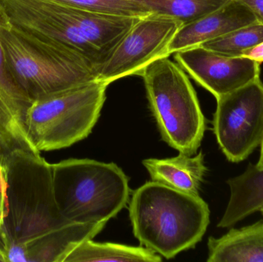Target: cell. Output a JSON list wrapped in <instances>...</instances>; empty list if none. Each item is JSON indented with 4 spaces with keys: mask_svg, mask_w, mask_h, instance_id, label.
Masks as SVG:
<instances>
[{
    "mask_svg": "<svg viewBox=\"0 0 263 262\" xmlns=\"http://www.w3.org/2000/svg\"><path fill=\"white\" fill-rule=\"evenodd\" d=\"M0 18L80 54L97 72L139 19L79 9L53 0H0Z\"/></svg>",
    "mask_w": 263,
    "mask_h": 262,
    "instance_id": "obj_1",
    "label": "cell"
},
{
    "mask_svg": "<svg viewBox=\"0 0 263 262\" xmlns=\"http://www.w3.org/2000/svg\"><path fill=\"white\" fill-rule=\"evenodd\" d=\"M129 212L135 237L166 259L195 248L210 225L209 206L199 195L153 181L133 192Z\"/></svg>",
    "mask_w": 263,
    "mask_h": 262,
    "instance_id": "obj_2",
    "label": "cell"
},
{
    "mask_svg": "<svg viewBox=\"0 0 263 262\" xmlns=\"http://www.w3.org/2000/svg\"><path fill=\"white\" fill-rule=\"evenodd\" d=\"M7 180L8 215L0 233V246L21 244L70 221L55 201L52 164L32 151L4 155Z\"/></svg>",
    "mask_w": 263,
    "mask_h": 262,
    "instance_id": "obj_3",
    "label": "cell"
},
{
    "mask_svg": "<svg viewBox=\"0 0 263 262\" xmlns=\"http://www.w3.org/2000/svg\"><path fill=\"white\" fill-rule=\"evenodd\" d=\"M0 38L14 78L32 102L97 79L95 68L80 54L2 18Z\"/></svg>",
    "mask_w": 263,
    "mask_h": 262,
    "instance_id": "obj_4",
    "label": "cell"
},
{
    "mask_svg": "<svg viewBox=\"0 0 263 262\" xmlns=\"http://www.w3.org/2000/svg\"><path fill=\"white\" fill-rule=\"evenodd\" d=\"M52 169L57 206L70 223L108 221L129 201V178L115 163L70 158Z\"/></svg>",
    "mask_w": 263,
    "mask_h": 262,
    "instance_id": "obj_5",
    "label": "cell"
},
{
    "mask_svg": "<svg viewBox=\"0 0 263 262\" xmlns=\"http://www.w3.org/2000/svg\"><path fill=\"white\" fill-rule=\"evenodd\" d=\"M139 75L162 139L179 153L195 155L206 126L196 91L185 70L164 57L150 63Z\"/></svg>",
    "mask_w": 263,
    "mask_h": 262,
    "instance_id": "obj_6",
    "label": "cell"
},
{
    "mask_svg": "<svg viewBox=\"0 0 263 262\" xmlns=\"http://www.w3.org/2000/svg\"><path fill=\"white\" fill-rule=\"evenodd\" d=\"M108 86L95 79L34 100L26 114L34 147L49 152L85 139L100 118Z\"/></svg>",
    "mask_w": 263,
    "mask_h": 262,
    "instance_id": "obj_7",
    "label": "cell"
},
{
    "mask_svg": "<svg viewBox=\"0 0 263 262\" xmlns=\"http://www.w3.org/2000/svg\"><path fill=\"white\" fill-rule=\"evenodd\" d=\"M213 131L222 153L239 163L263 143V83L260 78L216 98Z\"/></svg>",
    "mask_w": 263,
    "mask_h": 262,
    "instance_id": "obj_8",
    "label": "cell"
},
{
    "mask_svg": "<svg viewBox=\"0 0 263 262\" xmlns=\"http://www.w3.org/2000/svg\"><path fill=\"white\" fill-rule=\"evenodd\" d=\"M182 25L155 14L139 18L98 69L97 79L109 85L123 77L139 75L150 63L170 56L168 46Z\"/></svg>",
    "mask_w": 263,
    "mask_h": 262,
    "instance_id": "obj_9",
    "label": "cell"
},
{
    "mask_svg": "<svg viewBox=\"0 0 263 262\" xmlns=\"http://www.w3.org/2000/svg\"><path fill=\"white\" fill-rule=\"evenodd\" d=\"M175 59L216 98L260 78L257 62L222 55L201 46L175 52Z\"/></svg>",
    "mask_w": 263,
    "mask_h": 262,
    "instance_id": "obj_10",
    "label": "cell"
},
{
    "mask_svg": "<svg viewBox=\"0 0 263 262\" xmlns=\"http://www.w3.org/2000/svg\"><path fill=\"white\" fill-rule=\"evenodd\" d=\"M106 223H70L26 243L9 245L3 250L7 261L63 262L77 245L95 238Z\"/></svg>",
    "mask_w": 263,
    "mask_h": 262,
    "instance_id": "obj_11",
    "label": "cell"
},
{
    "mask_svg": "<svg viewBox=\"0 0 263 262\" xmlns=\"http://www.w3.org/2000/svg\"><path fill=\"white\" fill-rule=\"evenodd\" d=\"M256 15L239 0H230L217 10L182 25L168 46L170 55L201 46L236 29L257 23Z\"/></svg>",
    "mask_w": 263,
    "mask_h": 262,
    "instance_id": "obj_12",
    "label": "cell"
},
{
    "mask_svg": "<svg viewBox=\"0 0 263 262\" xmlns=\"http://www.w3.org/2000/svg\"><path fill=\"white\" fill-rule=\"evenodd\" d=\"M152 181L185 193L199 195L207 172L202 152L197 155L179 153L165 159L148 158L142 162Z\"/></svg>",
    "mask_w": 263,
    "mask_h": 262,
    "instance_id": "obj_13",
    "label": "cell"
},
{
    "mask_svg": "<svg viewBox=\"0 0 263 262\" xmlns=\"http://www.w3.org/2000/svg\"><path fill=\"white\" fill-rule=\"evenodd\" d=\"M208 262H263V219L208 240Z\"/></svg>",
    "mask_w": 263,
    "mask_h": 262,
    "instance_id": "obj_14",
    "label": "cell"
},
{
    "mask_svg": "<svg viewBox=\"0 0 263 262\" xmlns=\"http://www.w3.org/2000/svg\"><path fill=\"white\" fill-rule=\"evenodd\" d=\"M230 198L217 227H233L263 206V169L250 164L245 172L227 181Z\"/></svg>",
    "mask_w": 263,
    "mask_h": 262,
    "instance_id": "obj_15",
    "label": "cell"
},
{
    "mask_svg": "<svg viewBox=\"0 0 263 262\" xmlns=\"http://www.w3.org/2000/svg\"><path fill=\"white\" fill-rule=\"evenodd\" d=\"M29 108L0 85V148L3 155L18 149L39 152L28 136Z\"/></svg>",
    "mask_w": 263,
    "mask_h": 262,
    "instance_id": "obj_16",
    "label": "cell"
},
{
    "mask_svg": "<svg viewBox=\"0 0 263 262\" xmlns=\"http://www.w3.org/2000/svg\"><path fill=\"white\" fill-rule=\"evenodd\" d=\"M145 261L160 262V255L145 247L86 240L77 245L63 262Z\"/></svg>",
    "mask_w": 263,
    "mask_h": 262,
    "instance_id": "obj_17",
    "label": "cell"
},
{
    "mask_svg": "<svg viewBox=\"0 0 263 262\" xmlns=\"http://www.w3.org/2000/svg\"><path fill=\"white\" fill-rule=\"evenodd\" d=\"M150 13L171 17L183 25L196 21L230 0H137Z\"/></svg>",
    "mask_w": 263,
    "mask_h": 262,
    "instance_id": "obj_18",
    "label": "cell"
},
{
    "mask_svg": "<svg viewBox=\"0 0 263 262\" xmlns=\"http://www.w3.org/2000/svg\"><path fill=\"white\" fill-rule=\"evenodd\" d=\"M263 41V23L248 25L201 45L205 49L228 56H242V52Z\"/></svg>",
    "mask_w": 263,
    "mask_h": 262,
    "instance_id": "obj_19",
    "label": "cell"
},
{
    "mask_svg": "<svg viewBox=\"0 0 263 262\" xmlns=\"http://www.w3.org/2000/svg\"><path fill=\"white\" fill-rule=\"evenodd\" d=\"M57 3L92 12L142 18L149 15L137 0H53Z\"/></svg>",
    "mask_w": 263,
    "mask_h": 262,
    "instance_id": "obj_20",
    "label": "cell"
},
{
    "mask_svg": "<svg viewBox=\"0 0 263 262\" xmlns=\"http://www.w3.org/2000/svg\"><path fill=\"white\" fill-rule=\"evenodd\" d=\"M0 85L22 103L30 106L32 101L15 81L9 68L6 52L0 38Z\"/></svg>",
    "mask_w": 263,
    "mask_h": 262,
    "instance_id": "obj_21",
    "label": "cell"
},
{
    "mask_svg": "<svg viewBox=\"0 0 263 262\" xmlns=\"http://www.w3.org/2000/svg\"><path fill=\"white\" fill-rule=\"evenodd\" d=\"M8 215L7 180L6 169L0 172V233L4 229L5 220Z\"/></svg>",
    "mask_w": 263,
    "mask_h": 262,
    "instance_id": "obj_22",
    "label": "cell"
},
{
    "mask_svg": "<svg viewBox=\"0 0 263 262\" xmlns=\"http://www.w3.org/2000/svg\"><path fill=\"white\" fill-rule=\"evenodd\" d=\"M242 57L250 58L253 61L257 62L261 64L263 63V41L256 46L244 51L242 54Z\"/></svg>",
    "mask_w": 263,
    "mask_h": 262,
    "instance_id": "obj_23",
    "label": "cell"
},
{
    "mask_svg": "<svg viewBox=\"0 0 263 262\" xmlns=\"http://www.w3.org/2000/svg\"><path fill=\"white\" fill-rule=\"evenodd\" d=\"M250 8L258 22L263 23V0H239Z\"/></svg>",
    "mask_w": 263,
    "mask_h": 262,
    "instance_id": "obj_24",
    "label": "cell"
},
{
    "mask_svg": "<svg viewBox=\"0 0 263 262\" xmlns=\"http://www.w3.org/2000/svg\"><path fill=\"white\" fill-rule=\"evenodd\" d=\"M260 147V157H259V161H258L257 164H256V166H257L259 169H263V143Z\"/></svg>",
    "mask_w": 263,
    "mask_h": 262,
    "instance_id": "obj_25",
    "label": "cell"
},
{
    "mask_svg": "<svg viewBox=\"0 0 263 262\" xmlns=\"http://www.w3.org/2000/svg\"><path fill=\"white\" fill-rule=\"evenodd\" d=\"M0 262H7L6 253L1 246H0Z\"/></svg>",
    "mask_w": 263,
    "mask_h": 262,
    "instance_id": "obj_26",
    "label": "cell"
},
{
    "mask_svg": "<svg viewBox=\"0 0 263 262\" xmlns=\"http://www.w3.org/2000/svg\"><path fill=\"white\" fill-rule=\"evenodd\" d=\"M3 168H4V155H3L1 148H0V172L3 170Z\"/></svg>",
    "mask_w": 263,
    "mask_h": 262,
    "instance_id": "obj_27",
    "label": "cell"
},
{
    "mask_svg": "<svg viewBox=\"0 0 263 262\" xmlns=\"http://www.w3.org/2000/svg\"><path fill=\"white\" fill-rule=\"evenodd\" d=\"M259 212H260L261 213H262V215H263V206L262 208H261L260 210H259Z\"/></svg>",
    "mask_w": 263,
    "mask_h": 262,
    "instance_id": "obj_28",
    "label": "cell"
}]
</instances>
